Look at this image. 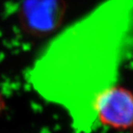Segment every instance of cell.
Segmentation results:
<instances>
[{
    "label": "cell",
    "instance_id": "obj_1",
    "mask_svg": "<svg viewBox=\"0 0 133 133\" xmlns=\"http://www.w3.org/2000/svg\"><path fill=\"white\" fill-rule=\"evenodd\" d=\"M133 49V0H100L49 36L28 72L42 99L64 110L76 133L99 129L95 105L118 82Z\"/></svg>",
    "mask_w": 133,
    "mask_h": 133
},
{
    "label": "cell",
    "instance_id": "obj_2",
    "mask_svg": "<svg viewBox=\"0 0 133 133\" xmlns=\"http://www.w3.org/2000/svg\"><path fill=\"white\" fill-rule=\"evenodd\" d=\"M99 127L126 131L133 128V92L116 83L100 95L95 105Z\"/></svg>",
    "mask_w": 133,
    "mask_h": 133
},
{
    "label": "cell",
    "instance_id": "obj_3",
    "mask_svg": "<svg viewBox=\"0 0 133 133\" xmlns=\"http://www.w3.org/2000/svg\"><path fill=\"white\" fill-rule=\"evenodd\" d=\"M62 8L59 0H24L21 23L34 36H50L60 28Z\"/></svg>",
    "mask_w": 133,
    "mask_h": 133
},
{
    "label": "cell",
    "instance_id": "obj_4",
    "mask_svg": "<svg viewBox=\"0 0 133 133\" xmlns=\"http://www.w3.org/2000/svg\"><path fill=\"white\" fill-rule=\"evenodd\" d=\"M4 108H5V99H4V95L0 92V114L4 111Z\"/></svg>",
    "mask_w": 133,
    "mask_h": 133
}]
</instances>
